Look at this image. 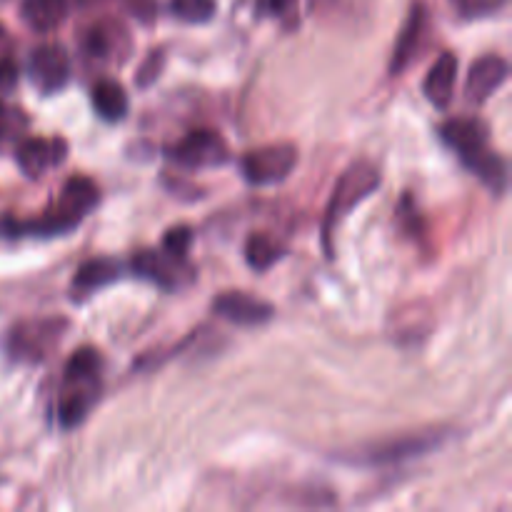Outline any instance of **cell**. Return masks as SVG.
<instances>
[{
	"mask_svg": "<svg viewBox=\"0 0 512 512\" xmlns=\"http://www.w3.org/2000/svg\"><path fill=\"white\" fill-rule=\"evenodd\" d=\"M455 80H458V58L453 53H443L428 70L423 83V93L435 108H448L453 100Z\"/></svg>",
	"mask_w": 512,
	"mask_h": 512,
	"instance_id": "cell-16",
	"label": "cell"
},
{
	"mask_svg": "<svg viewBox=\"0 0 512 512\" xmlns=\"http://www.w3.org/2000/svg\"><path fill=\"white\" fill-rule=\"evenodd\" d=\"M125 5L140 23H153L155 20V10H158L155 0H125Z\"/></svg>",
	"mask_w": 512,
	"mask_h": 512,
	"instance_id": "cell-28",
	"label": "cell"
},
{
	"mask_svg": "<svg viewBox=\"0 0 512 512\" xmlns=\"http://www.w3.org/2000/svg\"><path fill=\"white\" fill-rule=\"evenodd\" d=\"M298 165V148L293 143H273L255 148L240 160V173L250 185L283 183Z\"/></svg>",
	"mask_w": 512,
	"mask_h": 512,
	"instance_id": "cell-7",
	"label": "cell"
},
{
	"mask_svg": "<svg viewBox=\"0 0 512 512\" xmlns=\"http://www.w3.org/2000/svg\"><path fill=\"white\" fill-rule=\"evenodd\" d=\"M190 245H193V228H188V225H175L163 238V250L175 258H185Z\"/></svg>",
	"mask_w": 512,
	"mask_h": 512,
	"instance_id": "cell-24",
	"label": "cell"
},
{
	"mask_svg": "<svg viewBox=\"0 0 512 512\" xmlns=\"http://www.w3.org/2000/svg\"><path fill=\"white\" fill-rule=\"evenodd\" d=\"M68 158V143L63 138H28L15 148L18 168L28 178H43L48 170L58 168Z\"/></svg>",
	"mask_w": 512,
	"mask_h": 512,
	"instance_id": "cell-10",
	"label": "cell"
},
{
	"mask_svg": "<svg viewBox=\"0 0 512 512\" xmlns=\"http://www.w3.org/2000/svg\"><path fill=\"white\" fill-rule=\"evenodd\" d=\"M378 188L380 170L373 163H368V160H358V163L348 165V170L340 175L333 188V195H330L328 208H325L323 220V245L328 255H333V235L338 225Z\"/></svg>",
	"mask_w": 512,
	"mask_h": 512,
	"instance_id": "cell-3",
	"label": "cell"
},
{
	"mask_svg": "<svg viewBox=\"0 0 512 512\" xmlns=\"http://www.w3.org/2000/svg\"><path fill=\"white\" fill-rule=\"evenodd\" d=\"M65 333H68L65 318L20 320L5 335V353L13 363L38 365L58 348Z\"/></svg>",
	"mask_w": 512,
	"mask_h": 512,
	"instance_id": "cell-4",
	"label": "cell"
},
{
	"mask_svg": "<svg viewBox=\"0 0 512 512\" xmlns=\"http://www.w3.org/2000/svg\"><path fill=\"white\" fill-rule=\"evenodd\" d=\"M28 75L43 93H58L70 80V58L60 43H45L30 53Z\"/></svg>",
	"mask_w": 512,
	"mask_h": 512,
	"instance_id": "cell-9",
	"label": "cell"
},
{
	"mask_svg": "<svg viewBox=\"0 0 512 512\" xmlns=\"http://www.w3.org/2000/svg\"><path fill=\"white\" fill-rule=\"evenodd\" d=\"M18 83V65L13 63L10 55L0 58V93H8Z\"/></svg>",
	"mask_w": 512,
	"mask_h": 512,
	"instance_id": "cell-27",
	"label": "cell"
},
{
	"mask_svg": "<svg viewBox=\"0 0 512 512\" xmlns=\"http://www.w3.org/2000/svg\"><path fill=\"white\" fill-rule=\"evenodd\" d=\"M28 128V118L20 108L8 103H0V145H8L18 140Z\"/></svg>",
	"mask_w": 512,
	"mask_h": 512,
	"instance_id": "cell-23",
	"label": "cell"
},
{
	"mask_svg": "<svg viewBox=\"0 0 512 512\" xmlns=\"http://www.w3.org/2000/svg\"><path fill=\"white\" fill-rule=\"evenodd\" d=\"M510 65L508 60L500 58V55H483V58L475 60L470 65L468 83H465V95H468L470 103L480 105L488 98H493L495 90L508 80Z\"/></svg>",
	"mask_w": 512,
	"mask_h": 512,
	"instance_id": "cell-13",
	"label": "cell"
},
{
	"mask_svg": "<svg viewBox=\"0 0 512 512\" xmlns=\"http://www.w3.org/2000/svg\"><path fill=\"white\" fill-rule=\"evenodd\" d=\"M425 25H428V10L423 3H415L410 8L408 20L398 35V43L393 48V60H390V75H400L418 55L420 43H423Z\"/></svg>",
	"mask_w": 512,
	"mask_h": 512,
	"instance_id": "cell-15",
	"label": "cell"
},
{
	"mask_svg": "<svg viewBox=\"0 0 512 512\" xmlns=\"http://www.w3.org/2000/svg\"><path fill=\"white\" fill-rule=\"evenodd\" d=\"M100 373H103V360L95 348L75 350L73 358L65 363V385L58 400L60 428H78L88 418L100 398Z\"/></svg>",
	"mask_w": 512,
	"mask_h": 512,
	"instance_id": "cell-2",
	"label": "cell"
},
{
	"mask_svg": "<svg viewBox=\"0 0 512 512\" xmlns=\"http://www.w3.org/2000/svg\"><path fill=\"white\" fill-rule=\"evenodd\" d=\"M463 165L470 173L478 175V178L483 180L485 188L493 190L495 195H503L505 188H508V163H505L495 150H490V145L478 150V153L468 155V158L463 160Z\"/></svg>",
	"mask_w": 512,
	"mask_h": 512,
	"instance_id": "cell-19",
	"label": "cell"
},
{
	"mask_svg": "<svg viewBox=\"0 0 512 512\" xmlns=\"http://www.w3.org/2000/svg\"><path fill=\"white\" fill-rule=\"evenodd\" d=\"M463 18H483V15L498 13L508 0H450Z\"/></svg>",
	"mask_w": 512,
	"mask_h": 512,
	"instance_id": "cell-25",
	"label": "cell"
},
{
	"mask_svg": "<svg viewBox=\"0 0 512 512\" xmlns=\"http://www.w3.org/2000/svg\"><path fill=\"white\" fill-rule=\"evenodd\" d=\"M70 13V0H23L20 18L35 33H50Z\"/></svg>",
	"mask_w": 512,
	"mask_h": 512,
	"instance_id": "cell-17",
	"label": "cell"
},
{
	"mask_svg": "<svg viewBox=\"0 0 512 512\" xmlns=\"http://www.w3.org/2000/svg\"><path fill=\"white\" fill-rule=\"evenodd\" d=\"M90 100H93L95 113L108 123H118L128 115V93L118 80H98L90 90Z\"/></svg>",
	"mask_w": 512,
	"mask_h": 512,
	"instance_id": "cell-20",
	"label": "cell"
},
{
	"mask_svg": "<svg viewBox=\"0 0 512 512\" xmlns=\"http://www.w3.org/2000/svg\"><path fill=\"white\" fill-rule=\"evenodd\" d=\"M130 268L138 278L150 280L163 290H180L195 280V268L185 258L165 253V250H140Z\"/></svg>",
	"mask_w": 512,
	"mask_h": 512,
	"instance_id": "cell-8",
	"label": "cell"
},
{
	"mask_svg": "<svg viewBox=\"0 0 512 512\" xmlns=\"http://www.w3.org/2000/svg\"><path fill=\"white\" fill-rule=\"evenodd\" d=\"M163 53L160 50H155V53L148 55V60L143 63V68H140V75H138V85H150L155 78L160 75V68H163Z\"/></svg>",
	"mask_w": 512,
	"mask_h": 512,
	"instance_id": "cell-26",
	"label": "cell"
},
{
	"mask_svg": "<svg viewBox=\"0 0 512 512\" xmlns=\"http://www.w3.org/2000/svg\"><path fill=\"white\" fill-rule=\"evenodd\" d=\"M120 278V263L113 258H93V260H85L83 265L78 268V273H75L73 278V285H70V290H73L75 298H80V295H90L95 293V290L105 288V285H110L113 280Z\"/></svg>",
	"mask_w": 512,
	"mask_h": 512,
	"instance_id": "cell-18",
	"label": "cell"
},
{
	"mask_svg": "<svg viewBox=\"0 0 512 512\" xmlns=\"http://www.w3.org/2000/svg\"><path fill=\"white\" fill-rule=\"evenodd\" d=\"M168 160H173L178 168L185 170H208V168H220L230 160V148L225 143V138L215 130L200 128L190 130L188 135L178 140V143L168 145L165 148Z\"/></svg>",
	"mask_w": 512,
	"mask_h": 512,
	"instance_id": "cell-5",
	"label": "cell"
},
{
	"mask_svg": "<svg viewBox=\"0 0 512 512\" xmlns=\"http://www.w3.org/2000/svg\"><path fill=\"white\" fill-rule=\"evenodd\" d=\"M100 203L98 185L90 178L75 175V178L65 180L63 190H60L58 200L45 210L40 218L35 220H15L3 218L0 220V233L8 238H23V235H33V238H53V235H65L73 228L83 223L88 213H93L95 205Z\"/></svg>",
	"mask_w": 512,
	"mask_h": 512,
	"instance_id": "cell-1",
	"label": "cell"
},
{
	"mask_svg": "<svg viewBox=\"0 0 512 512\" xmlns=\"http://www.w3.org/2000/svg\"><path fill=\"white\" fill-rule=\"evenodd\" d=\"M283 255L285 250L280 248L273 238H268V235L263 233L250 235L248 243H245V260H248L250 268L258 270V273H265L268 268H273Z\"/></svg>",
	"mask_w": 512,
	"mask_h": 512,
	"instance_id": "cell-21",
	"label": "cell"
},
{
	"mask_svg": "<svg viewBox=\"0 0 512 512\" xmlns=\"http://www.w3.org/2000/svg\"><path fill=\"white\" fill-rule=\"evenodd\" d=\"M448 433L445 430H425V433H413L405 435V438L395 440H383V443H373L368 448L355 450V455H350V463L360 465H393L403 463V460L420 458L425 453H433L435 448L445 443Z\"/></svg>",
	"mask_w": 512,
	"mask_h": 512,
	"instance_id": "cell-6",
	"label": "cell"
},
{
	"mask_svg": "<svg viewBox=\"0 0 512 512\" xmlns=\"http://www.w3.org/2000/svg\"><path fill=\"white\" fill-rule=\"evenodd\" d=\"M10 50H13V40H10L8 30L0 25V58H5V55H10Z\"/></svg>",
	"mask_w": 512,
	"mask_h": 512,
	"instance_id": "cell-30",
	"label": "cell"
},
{
	"mask_svg": "<svg viewBox=\"0 0 512 512\" xmlns=\"http://www.w3.org/2000/svg\"><path fill=\"white\" fill-rule=\"evenodd\" d=\"M488 123L480 118H450L440 125V138L460 160L488 148Z\"/></svg>",
	"mask_w": 512,
	"mask_h": 512,
	"instance_id": "cell-14",
	"label": "cell"
},
{
	"mask_svg": "<svg viewBox=\"0 0 512 512\" xmlns=\"http://www.w3.org/2000/svg\"><path fill=\"white\" fill-rule=\"evenodd\" d=\"M130 50V38L125 28L113 20H103L88 28L83 35V53L88 58L100 60V63H113V60H123L125 53Z\"/></svg>",
	"mask_w": 512,
	"mask_h": 512,
	"instance_id": "cell-12",
	"label": "cell"
},
{
	"mask_svg": "<svg viewBox=\"0 0 512 512\" xmlns=\"http://www.w3.org/2000/svg\"><path fill=\"white\" fill-rule=\"evenodd\" d=\"M215 0H170V13L183 23H208L215 15Z\"/></svg>",
	"mask_w": 512,
	"mask_h": 512,
	"instance_id": "cell-22",
	"label": "cell"
},
{
	"mask_svg": "<svg viewBox=\"0 0 512 512\" xmlns=\"http://www.w3.org/2000/svg\"><path fill=\"white\" fill-rule=\"evenodd\" d=\"M213 313L228 323L240 325V328H255V325L268 323L275 310L265 300L238 293V290H228L213 300Z\"/></svg>",
	"mask_w": 512,
	"mask_h": 512,
	"instance_id": "cell-11",
	"label": "cell"
},
{
	"mask_svg": "<svg viewBox=\"0 0 512 512\" xmlns=\"http://www.w3.org/2000/svg\"><path fill=\"white\" fill-rule=\"evenodd\" d=\"M295 0H263L265 13L270 15H288L293 10Z\"/></svg>",
	"mask_w": 512,
	"mask_h": 512,
	"instance_id": "cell-29",
	"label": "cell"
}]
</instances>
